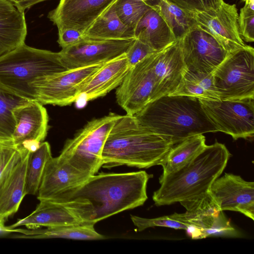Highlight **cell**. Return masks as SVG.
I'll use <instances>...</instances> for the list:
<instances>
[{
    "label": "cell",
    "mask_w": 254,
    "mask_h": 254,
    "mask_svg": "<svg viewBox=\"0 0 254 254\" xmlns=\"http://www.w3.org/2000/svg\"><path fill=\"white\" fill-rule=\"evenodd\" d=\"M180 203L186 211L174 215L178 220L189 225L187 231L191 239L239 237V232L232 226L209 192Z\"/></svg>",
    "instance_id": "cell-8"
},
{
    "label": "cell",
    "mask_w": 254,
    "mask_h": 254,
    "mask_svg": "<svg viewBox=\"0 0 254 254\" xmlns=\"http://www.w3.org/2000/svg\"><path fill=\"white\" fill-rule=\"evenodd\" d=\"M206 145L203 134L190 136L173 145L160 165L163 171L162 175L185 166L198 156Z\"/></svg>",
    "instance_id": "cell-26"
},
{
    "label": "cell",
    "mask_w": 254,
    "mask_h": 254,
    "mask_svg": "<svg viewBox=\"0 0 254 254\" xmlns=\"http://www.w3.org/2000/svg\"><path fill=\"white\" fill-rule=\"evenodd\" d=\"M67 69L59 52L24 43L0 56V86L26 100L35 101L31 83Z\"/></svg>",
    "instance_id": "cell-5"
},
{
    "label": "cell",
    "mask_w": 254,
    "mask_h": 254,
    "mask_svg": "<svg viewBox=\"0 0 254 254\" xmlns=\"http://www.w3.org/2000/svg\"><path fill=\"white\" fill-rule=\"evenodd\" d=\"M18 152V149L11 145L0 147V182Z\"/></svg>",
    "instance_id": "cell-38"
},
{
    "label": "cell",
    "mask_w": 254,
    "mask_h": 254,
    "mask_svg": "<svg viewBox=\"0 0 254 254\" xmlns=\"http://www.w3.org/2000/svg\"><path fill=\"white\" fill-rule=\"evenodd\" d=\"M130 219L138 231L153 227H164L185 230L189 228L188 224L178 220L174 214L155 218H145L131 215Z\"/></svg>",
    "instance_id": "cell-33"
},
{
    "label": "cell",
    "mask_w": 254,
    "mask_h": 254,
    "mask_svg": "<svg viewBox=\"0 0 254 254\" xmlns=\"http://www.w3.org/2000/svg\"><path fill=\"white\" fill-rule=\"evenodd\" d=\"M243 1L245 2V4H254V0H243Z\"/></svg>",
    "instance_id": "cell-43"
},
{
    "label": "cell",
    "mask_w": 254,
    "mask_h": 254,
    "mask_svg": "<svg viewBox=\"0 0 254 254\" xmlns=\"http://www.w3.org/2000/svg\"><path fill=\"white\" fill-rule=\"evenodd\" d=\"M13 233H19L14 238L26 239L64 238L79 240H99L105 237L98 233L94 225L78 224L44 228L28 229L14 228Z\"/></svg>",
    "instance_id": "cell-24"
},
{
    "label": "cell",
    "mask_w": 254,
    "mask_h": 254,
    "mask_svg": "<svg viewBox=\"0 0 254 254\" xmlns=\"http://www.w3.org/2000/svg\"><path fill=\"white\" fill-rule=\"evenodd\" d=\"M209 192L222 211L239 212L254 220V183L225 173L212 184Z\"/></svg>",
    "instance_id": "cell-15"
},
{
    "label": "cell",
    "mask_w": 254,
    "mask_h": 254,
    "mask_svg": "<svg viewBox=\"0 0 254 254\" xmlns=\"http://www.w3.org/2000/svg\"><path fill=\"white\" fill-rule=\"evenodd\" d=\"M13 233V229L4 225V223L0 222V237H6Z\"/></svg>",
    "instance_id": "cell-41"
},
{
    "label": "cell",
    "mask_w": 254,
    "mask_h": 254,
    "mask_svg": "<svg viewBox=\"0 0 254 254\" xmlns=\"http://www.w3.org/2000/svg\"><path fill=\"white\" fill-rule=\"evenodd\" d=\"M151 177L144 171L94 174L76 187L46 199L63 206L80 224L95 225L142 205Z\"/></svg>",
    "instance_id": "cell-1"
},
{
    "label": "cell",
    "mask_w": 254,
    "mask_h": 254,
    "mask_svg": "<svg viewBox=\"0 0 254 254\" xmlns=\"http://www.w3.org/2000/svg\"><path fill=\"white\" fill-rule=\"evenodd\" d=\"M46 0H14L12 2L18 9L24 11L31 6Z\"/></svg>",
    "instance_id": "cell-40"
},
{
    "label": "cell",
    "mask_w": 254,
    "mask_h": 254,
    "mask_svg": "<svg viewBox=\"0 0 254 254\" xmlns=\"http://www.w3.org/2000/svg\"><path fill=\"white\" fill-rule=\"evenodd\" d=\"M15 127L12 144L16 148L30 141L42 143L49 129V117L46 108L36 101L29 102L12 111Z\"/></svg>",
    "instance_id": "cell-20"
},
{
    "label": "cell",
    "mask_w": 254,
    "mask_h": 254,
    "mask_svg": "<svg viewBox=\"0 0 254 254\" xmlns=\"http://www.w3.org/2000/svg\"><path fill=\"white\" fill-rule=\"evenodd\" d=\"M191 12L197 25L212 35L229 53L247 45L239 33L235 4L223 1L215 10Z\"/></svg>",
    "instance_id": "cell-14"
},
{
    "label": "cell",
    "mask_w": 254,
    "mask_h": 254,
    "mask_svg": "<svg viewBox=\"0 0 254 254\" xmlns=\"http://www.w3.org/2000/svg\"><path fill=\"white\" fill-rule=\"evenodd\" d=\"M16 9L9 0H0V18L8 16L14 12Z\"/></svg>",
    "instance_id": "cell-39"
},
{
    "label": "cell",
    "mask_w": 254,
    "mask_h": 254,
    "mask_svg": "<svg viewBox=\"0 0 254 254\" xmlns=\"http://www.w3.org/2000/svg\"><path fill=\"white\" fill-rule=\"evenodd\" d=\"M239 31L242 39L247 42L254 41V4H245L238 16Z\"/></svg>",
    "instance_id": "cell-34"
},
{
    "label": "cell",
    "mask_w": 254,
    "mask_h": 254,
    "mask_svg": "<svg viewBox=\"0 0 254 254\" xmlns=\"http://www.w3.org/2000/svg\"><path fill=\"white\" fill-rule=\"evenodd\" d=\"M58 31V42L62 49L74 45L84 38L81 32L74 29L64 28Z\"/></svg>",
    "instance_id": "cell-37"
},
{
    "label": "cell",
    "mask_w": 254,
    "mask_h": 254,
    "mask_svg": "<svg viewBox=\"0 0 254 254\" xmlns=\"http://www.w3.org/2000/svg\"><path fill=\"white\" fill-rule=\"evenodd\" d=\"M130 67L125 54L105 62L84 84L80 96L86 101L104 96L121 84Z\"/></svg>",
    "instance_id": "cell-21"
},
{
    "label": "cell",
    "mask_w": 254,
    "mask_h": 254,
    "mask_svg": "<svg viewBox=\"0 0 254 254\" xmlns=\"http://www.w3.org/2000/svg\"><path fill=\"white\" fill-rule=\"evenodd\" d=\"M173 144L142 127L134 116L120 115L102 153V167L126 165L148 168L161 165Z\"/></svg>",
    "instance_id": "cell-3"
},
{
    "label": "cell",
    "mask_w": 254,
    "mask_h": 254,
    "mask_svg": "<svg viewBox=\"0 0 254 254\" xmlns=\"http://www.w3.org/2000/svg\"><path fill=\"white\" fill-rule=\"evenodd\" d=\"M185 68L178 40L158 52L153 68L155 85L150 101L173 93L182 81Z\"/></svg>",
    "instance_id": "cell-18"
},
{
    "label": "cell",
    "mask_w": 254,
    "mask_h": 254,
    "mask_svg": "<svg viewBox=\"0 0 254 254\" xmlns=\"http://www.w3.org/2000/svg\"><path fill=\"white\" fill-rule=\"evenodd\" d=\"M164 19L176 40H179L190 28L197 25L191 11L183 8L171 0H160L153 8Z\"/></svg>",
    "instance_id": "cell-29"
},
{
    "label": "cell",
    "mask_w": 254,
    "mask_h": 254,
    "mask_svg": "<svg viewBox=\"0 0 254 254\" xmlns=\"http://www.w3.org/2000/svg\"><path fill=\"white\" fill-rule=\"evenodd\" d=\"M178 40L186 67L193 72L212 73L230 54L198 25Z\"/></svg>",
    "instance_id": "cell-11"
},
{
    "label": "cell",
    "mask_w": 254,
    "mask_h": 254,
    "mask_svg": "<svg viewBox=\"0 0 254 254\" xmlns=\"http://www.w3.org/2000/svg\"><path fill=\"white\" fill-rule=\"evenodd\" d=\"M151 8H154L158 5L160 0H139Z\"/></svg>",
    "instance_id": "cell-42"
},
{
    "label": "cell",
    "mask_w": 254,
    "mask_h": 254,
    "mask_svg": "<svg viewBox=\"0 0 254 254\" xmlns=\"http://www.w3.org/2000/svg\"><path fill=\"white\" fill-rule=\"evenodd\" d=\"M199 100L217 131L230 135L234 140L254 137V99Z\"/></svg>",
    "instance_id": "cell-10"
},
{
    "label": "cell",
    "mask_w": 254,
    "mask_h": 254,
    "mask_svg": "<svg viewBox=\"0 0 254 254\" xmlns=\"http://www.w3.org/2000/svg\"><path fill=\"white\" fill-rule=\"evenodd\" d=\"M155 52L132 66L116 91L118 105L134 116L150 101L155 85Z\"/></svg>",
    "instance_id": "cell-12"
},
{
    "label": "cell",
    "mask_w": 254,
    "mask_h": 254,
    "mask_svg": "<svg viewBox=\"0 0 254 254\" xmlns=\"http://www.w3.org/2000/svg\"><path fill=\"white\" fill-rule=\"evenodd\" d=\"M30 101L23 98L0 86V144H12V134L15 127L13 110Z\"/></svg>",
    "instance_id": "cell-30"
},
{
    "label": "cell",
    "mask_w": 254,
    "mask_h": 254,
    "mask_svg": "<svg viewBox=\"0 0 254 254\" xmlns=\"http://www.w3.org/2000/svg\"><path fill=\"white\" fill-rule=\"evenodd\" d=\"M18 152L0 182V222H5L18 210L26 195V174L30 152Z\"/></svg>",
    "instance_id": "cell-17"
},
{
    "label": "cell",
    "mask_w": 254,
    "mask_h": 254,
    "mask_svg": "<svg viewBox=\"0 0 254 254\" xmlns=\"http://www.w3.org/2000/svg\"><path fill=\"white\" fill-rule=\"evenodd\" d=\"M36 209L25 218L8 226L14 229L25 226L28 229L80 224L63 206L48 199H40Z\"/></svg>",
    "instance_id": "cell-23"
},
{
    "label": "cell",
    "mask_w": 254,
    "mask_h": 254,
    "mask_svg": "<svg viewBox=\"0 0 254 254\" xmlns=\"http://www.w3.org/2000/svg\"><path fill=\"white\" fill-rule=\"evenodd\" d=\"M113 5L120 20L134 29L143 15L151 8L139 0H116Z\"/></svg>",
    "instance_id": "cell-32"
},
{
    "label": "cell",
    "mask_w": 254,
    "mask_h": 254,
    "mask_svg": "<svg viewBox=\"0 0 254 254\" xmlns=\"http://www.w3.org/2000/svg\"><path fill=\"white\" fill-rule=\"evenodd\" d=\"M134 37L155 52L161 51L176 41L171 30L154 8L148 10L134 29Z\"/></svg>",
    "instance_id": "cell-22"
},
{
    "label": "cell",
    "mask_w": 254,
    "mask_h": 254,
    "mask_svg": "<svg viewBox=\"0 0 254 254\" xmlns=\"http://www.w3.org/2000/svg\"><path fill=\"white\" fill-rule=\"evenodd\" d=\"M180 7L192 12H205L217 9L223 0H171Z\"/></svg>",
    "instance_id": "cell-35"
},
{
    "label": "cell",
    "mask_w": 254,
    "mask_h": 254,
    "mask_svg": "<svg viewBox=\"0 0 254 254\" xmlns=\"http://www.w3.org/2000/svg\"><path fill=\"white\" fill-rule=\"evenodd\" d=\"M134 116L142 127L173 145L190 136L217 131L199 99L187 96H162L148 102Z\"/></svg>",
    "instance_id": "cell-2"
},
{
    "label": "cell",
    "mask_w": 254,
    "mask_h": 254,
    "mask_svg": "<svg viewBox=\"0 0 254 254\" xmlns=\"http://www.w3.org/2000/svg\"><path fill=\"white\" fill-rule=\"evenodd\" d=\"M135 38L93 39L83 38L80 42L59 52L67 69L105 63L126 53Z\"/></svg>",
    "instance_id": "cell-13"
},
{
    "label": "cell",
    "mask_w": 254,
    "mask_h": 254,
    "mask_svg": "<svg viewBox=\"0 0 254 254\" xmlns=\"http://www.w3.org/2000/svg\"><path fill=\"white\" fill-rule=\"evenodd\" d=\"M51 157V147L48 142H42L36 151L30 153L26 168V194H37L46 165Z\"/></svg>",
    "instance_id": "cell-31"
},
{
    "label": "cell",
    "mask_w": 254,
    "mask_h": 254,
    "mask_svg": "<svg viewBox=\"0 0 254 254\" xmlns=\"http://www.w3.org/2000/svg\"><path fill=\"white\" fill-rule=\"evenodd\" d=\"M10 1H11V2H12L14 0H9Z\"/></svg>",
    "instance_id": "cell-44"
},
{
    "label": "cell",
    "mask_w": 254,
    "mask_h": 254,
    "mask_svg": "<svg viewBox=\"0 0 254 254\" xmlns=\"http://www.w3.org/2000/svg\"><path fill=\"white\" fill-rule=\"evenodd\" d=\"M231 153L222 143L216 141L188 164L159 178L161 186L153 193L156 206L170 205L191 199L208 192L222 173Z\"/></svg>",
    "instance_id": "cell-4"
},
{
    "label": "cell",
    "mask_w": 254,
    "mask_h": 254,
    "mask_svg": "<svg viewBox=\"0 0 254 254\" xmlns=\"http://www.w3.org/2000/svg\"><path fill=\"white\" fill-rule=\"evenodd\" d=\"M119 116L110 113L88 122L66 141L59 156L78 170L96 174L102 166V153L108 135Z\"/></svg>",
    "instance_id": "cell-6"
},
{
    "label": "cell",
    "mask_w": 254,
    "mask_h": 254,
    "mask_svg": "<svg viewBox=\"0 0 254 254\" xmlns=\"http://www.w3.org/2000/svg\"><path fill=\"white\" fill-rule=\"evenodd\" d=\"M27 33L24 11L0 18V56L24 44Z\"/></svg>",
    "instance_id": "cell-28"
},
{
    "label": "cell",
    "mask_w": 254,
    "mask_h": 254,
    "mask_svg": "<svg viewBox=\"0 0 254 254\" xmlns=\"http://www.w3.org/2000/svg\"><path fill=\"white\" fill-rule=\"evenodd\" d=\"M91 176L75 168L60 156L51 157L46 165L37 198H51L76 187Z\"/></svg>",
    "instance_id": "cell-19"
},
{
    "label": "cell",
    "mask_w": 254,
    "mask_h": 254,
    "mask_svg": "<svg viewBox=\"0 0 254 254\" xmlns=\"http://www.w3.org/2000/svg\"><path fill=\"white\" fill-rule=\"evenodd\" d=\"M105 63L68 69L37 79L30 84L35 101L42 105L64 106L71 104L80 97L81 89L85 82Z\"/></svg>",
    "instance_id": "cell-9"
},
{
    "label": "cell",
    "mask_w": 254,
    "mask_h": 254,
    "mask_svg": "<svg viewBox=\"0 0 254 254\" xmlns=\"http://www.w3.org/2000/svg\"><path fill=\"white\" fill-rule=\"evenodd\" d=\"M170 95H183L204 100H220L216 92L212 72H193L186 67L180 85Z\"/></svg>",
    "instance_id": "cell-27"
},
{
    "label": "cell",
    "mask_w": 254,
    "mask_h": 254,
    "mask_svg": "<svg viewBox=\"0 0 254 254\" xmlns=\"http://www.w3.org/2000/svg\"><path fill=\"white\" fill-rule=\"evenodd\" d=\"M155 52L147 44L135 39L125 53L131 67Z\"/></svg>",
    "instance_id": "cell-36"
},
{
    "label": "cell",
    "mask_w": 254,
    "mask_h": 254,
    "mask_svg": "<svg viewBox=\"0 0 254 254\" xmlns=\"http://www.w3.org/2000/svg\"><path fill=\"white\" fill-rule=\"evenodd\" d=\"M212 74L220 100L254 99V48L246 45L229 54Z\"/></svg>",
    "instance_id": "cell-7"
},
{
    "label": "cell",
    "mask_w": 254,
    "mask_h": 254,
    "mask_svg": "<svg viewBox=\"0 0 254 254\" xmlns=\"http://www.w3.org/2000/svg\"><path fill=\"white\" fill-rule=\"evenodd\" d=\"M1 145L0 144V146H1Z\"/></svg>",
    "instance_id": "cell-45"
},
{
    "label": "cell",
    "mask_w": 254,
    "mask_h": 254,
    "mask_svg": "<svg viewBox=\"0 0 254 254\" xmlns=\"http://www.w3.org/2000/svg\"><path fill=\"white\" fill-rule=\"evenodd\" d=\"M83 37L105 40L132 39L134 38V28L120 20L113 4L83 33Z\"/></svg>",
    "instance_id": "cell-25"
},
{
    "label": "cell",
    "mask_w": 254,
    "mask_h": 254,
    "mask_svg": "<svg viewBox=\"0 0 254 254\" xmlns=\"http://www.w3.org/2000/svg\"><path fill=\"white\" fill-rule=\"evenodd\" d=\"M116 0H60L48 17L58 30H77L82 34Z\"/></svg>",
    "instance_id": "cell-16"
}]
</instances>
